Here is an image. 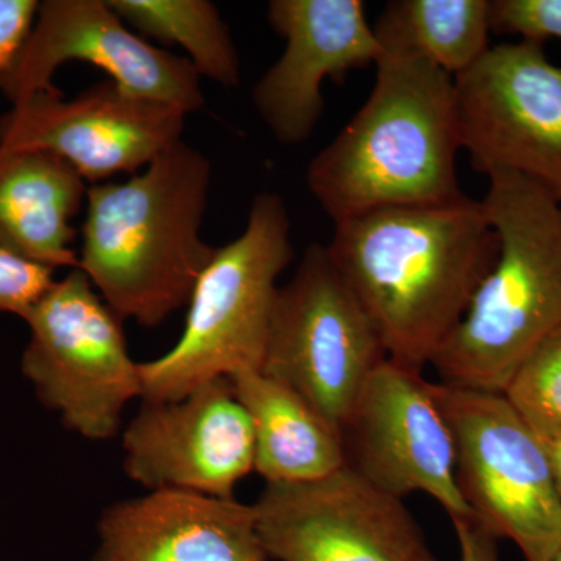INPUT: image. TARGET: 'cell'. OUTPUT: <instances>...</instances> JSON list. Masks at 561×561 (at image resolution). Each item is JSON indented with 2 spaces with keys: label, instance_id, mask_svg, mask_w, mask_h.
Listing matches in <instances>:
<instances>
[{
  "label": "cell",
  "instance_id": "cell-1",
  "mask_svg": "<svg viewBox=\"0 0 561 561\" xmlns=\"http://www.w3.org/2000/svg\"><path fill=\"white\" fill-rule=\"evenodd\" d=\"M335 268L389 359L423 371L497 260L496 232L470 197L394 206L334 225Z\"/></svg>",
  "mask_w": 561,
  "mask_h": 561
},
{
  "label": "cell",
  "instance_id": "cell-2",
  "mask_svg": "<svg viewBox=\"0 0 561 561\" xmlns=\"http://www.w3.org/2000/svg\"><path fill=\"white\" fill-rule=\"evenodd\" d=\"M210 179L181 139L131 179L88 186L77 268L122 321L158 327L190 302L217 250L202 239Z\"/></svg>",
  "mask_w": 561,
  "mask_h": 561
},
{
  "label": "cell",
  "instance_id": "cell-3",
  "mask_svg": "<svg viewBox=\"0 0 561 561\" xmlns=\"http://www.w3.org/2000/svg\"><path fill=\"white\" fill-rule=\"evenodd\" d=\"M382 50L367 102L308 168L309 191L334 225L465 195L453 77L412 51Z\"/></svg>",
  "mask_w": 561,
  "mask_h": 561
},
{
  "label": "cell",
  "instance_id": "cell-4",
  "mask_svg": "<svg viewBox=\"0 0 561 561\" xmlns=\"http://www.w3.org/2000/svg\"><path fill=\"white\" fill-rule=\"evenodd\" d=\"M489 180L481 203L497 260L431 367L446 386L504 393L523 362L561 328V203L516 173Z\"/></svg>",
  "mask_w": 561,
  "mask_h": 561
},
{
  "label": "cell",
  "instance_id": "cell-5",
  "mask_svg": "<svg viewBox=\"0 0 561 561\" xmlns=\"http://www.w3.org/2000/svg\"><path fill=\"white\" fill-rule=\"evenodd\" d=\"M291 260L286 203L257 194L241 236L216 250L195 284L179 341L139 362L142 401L180 400L213 379L261 371L278 279Z\"/></svg>",
  "mask_w": 561,
  "mask_h": 561
},
{
  "label": "cell",
  "instance_id": "cell-6",
  "mask_svg": "<svg viewBox=\"0 0 561 561\" xmlns=\"http://www.w3.org/2000/svg\"><path fill=\"white\" fill-rule=\"evenodd\" d=\"M22 320L21 371L66 430L91 442L116 437L125 408L142 398L122 321L80 268L55 279Z\"/></svg>",
  "mask_w": 561,
  "mask_h": 561
},
{
  "label": "cell",
  "instance_id": "cell-7",
  "mask_svg": "<svg viewBox=\"0 0 561 561\" xmlns=\"http://www.w3.org/2000/svg\"><path fill=\"white\" fill-rule=\"evenodd\" d=\"M456 445L457 485L471 518L526 561L561 549V496L537 434L504 393L432 382Z\"/></svg>",
  "mask_w": 561,
  "mask_h": 561
},
{
  "label": "cell",
  "instance_id": "cell-8",
  "mask_svg": "<svg viewBox=\"0 0 561 561\" xmlns=\"http://www.w3.org/2000/svg\"><path fill=\"white\" fill-rule=\"evenodd\" d=\"M386 350L375 324L335 268L311 243L278 287L262 373L286 383L339 432Z\"/></svg>",
  "mask_w": 561,
  "mask_h": 561
},
{
  "label": "cell",
  "instance_id": "cell-9",
  "mask_svg": "<svg viewBox=\"0 0 561 561\" xmlns=\"http://www.w3.org/2000/svg\"><path fill=\"white\" fill-rule=\"evenodd\" d=\"M457 131L471 168L512 172L561 203V66L529 41L491 46L454 79Z\"/></svg>",
  "mask_w": 561,
  "mask_h": 561
},
{
  "label": "cell",
  "instance_id": "cell-10",
  "mask_svg": "<svg viewBox=\"0 0 561 561\" xmlns=\"http://www.w3.org/2000/svg\"><path fill=\"white\" fill-rule=\"evenodd\" d=\"M345 468L404 501L424 493L449 518H471L456 476V445L432 382L387 357L362 387L342 431Z\"/></svg>",
  "mask_w": 561,
  "mask_h": 561
},
{
  "label": "cell",
  "instance_id": "cell-11",
  "mask_svg": "<svg viewBox=\"0 0 561 561\" xmlns=\"http://www.w3.org/2000/svg\"><path fill=\"white\" fill-rule=\"evenodd\" d=\"M257 535L275 561H442L404 501L345 467L320 481L265 483Z\"/></svg>",
  "mask_w": 561,
  "mask_h": 561
},
{
  "label": "cell",
  "instance_id": "cell-12",
  "mask_svg": "<svg viewBox=\"0 0 561 561\" xmlns=\"http://www.w3.org/2000/svg\"><path fill=\"white\" fill-rule=\"evenodd\" d=\"M68 61L105 70L122 91L190 114L203 108L201 76L187 58L151 46L133 33L108 0L39 2L31 35L9 68L0 70V92L20 103L55 88V72Z\"/></svg>",
  "mask_w": 561,
  "mask_h": 561
},
{
  "label": "cell",
  "instance_id": "cell-13",
  "mask_svg": "<svg viewBox=\"0 0 561 561\" xmlns=\"http://www.w3.org/2000/svg\"><path fill=\"white\" fill-rule=\"evenodd\" d=\"M187 114L164 103L142 101L111 80L77 98L57 88L36 92L0 117V150L55 154L88 184L138 172L180 142Z\"/></svg>",
  "mask_w": 561,
  "mask_h": 561
},
{
  "label": "cell",
  "instance_id": "cell-14",
  "mask_svg": "<svg viewBox=\"0 0 561 561\" xmlns=\"http://www.w3.org/2000/svg\"><path fill=\"white\" fill-rule=\"evenodd\" d=\"M254 430L228 378L173 401H142L122 432V468L147 491L234 500L254 471Z\"/></svg>",
  "mask_w": 561,
  "mask_h": 561
},
{
  "label": "cell",
  "instance_id": "cell-15",
  "mask_svg": "<svg viewBox=\"0 0 561 561\" xmlns=\"http://www.w3.org/2000/svg\"><path fill=\"white\" fill-rule=\"evenodd\" d=\"M267 18L286 47L254 87V108L280 144L301 146L323 114L324 80L376 66L382 46L360 0H272Z\"/></svg>",
  "mask_w": 561,
  "mask_h": 561
},
{
  "label": "cell",
  "instance_id": "cell-16",
  "mask_svg": "<svg viewBox=\"0 0 561 561\" xmlns=\"http://www.w3.org/2000/svg\"><path fill=\"white\" fill-rule=\"evenodd\" d=\"M90 561H271L253 504L149 491L101 513Z\"/></svg>",
  "mask_w": 561,
  "mask_h": 561
},
{
  "label": "cell",
  "instance_id": "cell-17",
  "mask_svg": "<svg viewBox=\"0 0 561 561\" xmlns=\"http://www.w3.org/2000/svg\"><path fill=\"white\" fill-rule=\"evenodd\" d=\"M90 184L55 154L0 150V247L36 264L79 267L70 220Z\"/></svg>",
  "mask_w": 561,
  "mask_h": 561
},
{
  "label": "cell",
  "instance_id": "cell-18",
  "mask_svg": "<svg viewBox=\"0 0 561 561\" xmlns=\"http://www.w3.org/2000/svg\"><path fill=\"white\" fill-rule=\"evenodd\" d=\"M254 430V471L265 483L320 481L345 467L342 434L297 391L262 371L230 376Z\"/></svg>",
  "mask_w": 561,
  "mask_h": 561
},
{
  "label": "cell",
  "instance_id": "cell-19",
  "mask_svg": "<svg viewBox=\"0 0 561 561\" xmlns=\"http://www.w3.org/2000/svg\"><path fill=\"white\" fill-rule=\"evenodd\" d=\"M382 49L412 51L456 79L490 49V0H393L373 25Z\"/></svg>",
  "mask_w": 561,
  "mask_h": 561
},
{
  "label": "cell",
  "instance_id": "cell-20",
  "mask_svg": "<svg viewBox=\"0 0 561 561\" xmlns=\"http://www.w3.org/2000/svg\"><path fill=\"white\" fill-rule=\"evenodd\" d=\"M125 24L162 43L176 44L198 76L221 87L241 83V60L219 10L208 0H108Z\"/></svg>",
  "mask_w": 561,
  "mask_h": 561
},
{
  "label": "cell",
  "instance_id": "cell-21",
  "mask_svg": "<svg viewBox=\"0 0 561 561\" xmlns=\"http://www.w3.org/2000/svg\"><path fill=\"white\" fill-rule=\"evenodd\" d=\"M535 431H561V328L523 362L504 391Z\"/></svg>",
  "mask_w": 561,
  "mask_h": 561
},
{
  "label": "cell",
  "instance_id": "cell-22",
  "mask_svg": "<svg viewBox=\"0 0 561 561\" xmlns=\"http://www.w3.org/2000/svg\"><path fill=\"white\" fill-rule=\"evenodd\" d=\"M490 27L529 43L561 39V0H490Z\"/></svg>",
  "mask_w": 561,
  "mask_h": 561
},
{
  "label": "cell",
  "instance_id": "cell-23",
  "mask_svg": "<svg viewBox=\"0 0 561 561\" xmlns=\"http://www.w3.org/2000/svg\"><path fill=\"white\" fill-rule=\"evenodd\" d=\"M54 272L0 247V313H24L55 283Z\"/></svg>",
  "mask_w": 561,
  "mask_h": 561
},
{
  "label": "cell",
  "instance_id": "cell-24",
  "mask_svg": "<svg viewBox=\"0 0 561 561\" xmlns=\"http://www.w3.org/2000/svg\"><path fill=\"white\" fill-rule=\"evenodd\" d=\"M39 2L0 0V70L9 68L31 35Z\"/></svg>",
  "mask_w": 561,
  "mask_h": 561
},
{
  "label": "cell",
  "instance_id": "cell-25",
  "mask_svg": "<svg viewBox=\"0 0 561 561\" xmlns=\"http://www.w3.org/2000/svg\"><path fill=\"white\" fill-rule=\"evenodd\" d=\"M459 542V561H501L497 538L472 518L451 519Z\"/></svg>",
  "mask_w": 561,
  "mask_h": 561
},
{
  "label": "cell",
  "instance_id": "cell-26",
  "mask_svg": "<svg viewBox=\"0 0 561 561\" xmlns=\"http://www.w3.org/2000/svg\"><path fill=\"white\" fill-rule=\"evenodd\" d=\"M541 442L561 496V431H535Z\"/></svg>",
  "mask_w": 561,
  "mask_h": 561
},
{
  "label": "cell",
  "instance_id": "cell-27",
  "mask_svg": "<svg viewBox=\"0 0 561 561\" xmlns=\"http://www.w3.org/2000/svg\"><path fill=\"white\" fill-rule=\"evenodd\" d=\"M552 561H561V549L559 552H557V556L553 557Z\"/></svg>",
  "mask_w": 561,
  "mask_h": 561
}]
</instances>
